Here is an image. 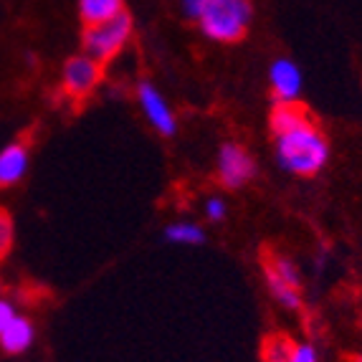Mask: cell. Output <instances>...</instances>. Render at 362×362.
<instances>
[{
  "label": "cell",
  "instance_id": "cell-18",
  "mask_svg": "<svg viewBox=\"0 0 362 362\" xmlns=\"http://www.w3.org/2000/svg\"><path fill=\"white\" fill-rule=\"evenodd\" d=\"M208 0H182V11H185L187 18H198L200 11L206 8Z\"/></svg>",
  "mask_w": 362,
  "mask_h": 362
},
{
  "label": "cell",
  "instance_id": "cell-16",
  "mask_svg": "<svg viewBox=\"0 0 362 362\" xmlns=\"http://www.w3.org/2000/svg\"><path fill=\"white\" fill-rule=\"evenodd\" d=\"M289 362H320V357H317V350H314L312 344H296Z\"/></svg>",
  "mask_w": 362,
  "mask_h": 362
},
{
  "label": "cell",
  "instance_id": "cell-13",
  "mask_svg": "<svg viewBox=\"0 0 362 362\" xmlns=\"http://www.w3.org/2000/svg\"><path fill=\"white\" fill-rule=\"evenodd\" d=\"M165 238L173 243H182V246H198L206 241V233L198 223H173L165 230Z\"/></svg>",
  "mask_w": 362,
  "mask_h": 362
},
{
  "label": "cell",
  "instance_id": "cell-8",
  "mask_svg": "<svg viewBox=\"0 0 362 362\" xmlns=\"http://www.w3.org/2000/svg\"><path fill=\"white\" fill-rule=\"evenodd\" d=\"M269 81H272V94L279 104L296 102L302 91V71L291 59H276L269 69Z\"/></svg>",
  "mask_w": 362,
  "mask_h": 362
},
{
  "label": "cell",
  "instance_id": "cell-1",
  "mask_svg": "<svg viewBox=\"0 0 362 362\" xmlns=\"http://www.w3.org/2000/svg\"><path fill=\"white\" fill-rule=\"evenodd\" d=\"M276 139V160L279 165L299 177L317 175L327 165L329 157V142L312 115L291 124L284 132L274 134Z\"/></svg>",
  "mask_w": 362,
  "mask_h": 362
},
{
  "label": "cell",
  "instance_id": "cell-7",
  "mask_svg": "<svg viewBox=\"0 0 362 362\" xmlns=\"http://www.w3.org/2000/svg\"><path fill=\"white\" fill-rule=\"evenodd\" d=\"M137 99L139 107L145 112V117L150 119V124L163 134V137H173L177 132V119L173 115V109L168 107V102L163 99V94L150 84V81H139L137 84Z\"/></svg>",
  "mask_w": 362,
  "mask_h": 362
},
{
  "label": "cell",
  "instance_id": "cell-15",
  "mask_svg": "<svg viewBox=\"0 0 362 362\" xmlns=\"http://www.w3.org/2000/svg\"><path fill=\"white\" fill-rule=\"evenodd\" d=\"M226 213H228V208H226V203L221 198H208L206 200V216L208 221H213V223H218V221H223Z\"/></svg>",
  "mask_w": 362,
  "mask_h": 362
},
{
  "label": "cell",
  "instance_id": "cell-4",
  "mask_svg": "<svg viewBox=\"0 0 362 362\" xmlns=\"http://www.w3.org/2000/svg\"><path fill=\"white\" fill-rule=\"evenodd\" d=\"M261 266H264L266 284L272 289L274 299L281 307L291 309V312L302 309V279L296 274L294 264L284 254L264 246V251H261Z\"/></svg>",
  "mask_w": 362,
  "mask_h": 362
},
{
  "label": "cell",
  "instance_id": "cell-12",
  "mask_svg": "<svg viewBox=\"0 0 362 362\" xmlns=\"http://www.w3.org/2000/svg\"><path fill=\"white\" fill-rule=\"evenodd\" d=\"M296 344L291 337L281 332H274L264 339V350H261V357L264 362H289V357L294 355Z\"/></svg>",
  "mask_w": 362,
  "mask_h": 362
},
{
  "label": "cell",
  "instance_id": "cell-2",
  "mask_svg": "<svg viewBox=\"0 0 362 362\" xmlns=\"http://www.w3.org/2000/svg\"><path fill=\"white\" fill-rule=\"evenodd\" d=\"M203 36L216 43H238L251 28L254 6L251 0H208L195 18Z\"/></svg>",
  "mask_w": 362,
  "mask_h": 362
},
{
  "label": "cell",
  "instance_id": "cell-11",
  "mask_svg": "<svg viewBox=\"0 0 362 362\" xmlns=\"http://www.w3.org/2000/svg\"><path fill=\"white\" fill-rule=\"evenodd\" d=\"M122 11H124L122 0H78V16L86 25L102 23Z\"/></svg>",
  "mask_w": 362,
  "mask_h": 362
},
{
  "label": "cell",
  "instance_id": "cell-9",
  "mask_svg": "<svg viewBox=\"0 0 362 362\" xmlns=\"http://www.w3.org/2000/svg\"><path fill=\"white\" fill-rule=\"evenodd\" d=\"M25 170H28V145L18 139L0 152V187L16 185L25 175Z\"/></svg>",
  "mask_w": 362,
  "mask_h": 362
},
{
  "label": "cell",
  "instance_id": "cell-17",
  "mask_svg": "<svg viewBox=\"0 0 362 362\" xmlns=\"http://www.w3.org/2000/svg\"><path fill=\"white\" fill-rule=\"evenodd\" d=\"M13 317H16V309H13V304L8 302V299H0V332L11 325Z\"/></svg>",
  "mask_w": 362,
  "mask_h": 362
},
{
  "label": "cell",
  "instance_id": "cell-10",
  "mask_svg": "<svg viewBox=\"0 0 362 362\" xmlns=\"http://www.w3.org/2000/svg\"><path fill=\"white\" fill-rule=\"evenodd\" d=\"M33 337H36V332H33L30 320H25V317H13L11 325L0 332V347H3V352H8V355H21V352H25L30 344H33Z\"/></svg>",
  "mask_w": 362,
  "mask_h": 362
},
{
  "label": "cell",
  "instance_id": "cell-14",
  "mask_svg": "<svg viewBox=\"0 0 362 362\" xmlns=\"http://www.w3.org/2000/svg\"><path fill=\"white\" fill-rule=\"evenodd\" d=\"M13 246V218L8 211L0 208V261L11 254Z\"/></svg>",
  "mask_w": 362,
  "mask_h": 362
},
{
  "label": "cell",
  "instance_id": "cell-3",
  "mask_svg": "<svg viewBox=\"0 0 362 362\" xmlns=\"http://www.w3.org/2000/svg\"><path fill=\"white\" fill-rule=\"evenodd\" d=\"M129 38H132V16L127 11L117 13V16L102 21V23L86 25L84 33H81L84 54L99 61L102 66L127 46Z\"/></svg>",
  "mask_w": 362,
  "mask_h": 362
},
{
  "label": "cell",
  "instance_id": "cell-5",
  "mask_svg": "<svg viewBox=\"0 0 362 362\" xmlns=\"http://www.w3.org/2000/svg\"><path fill=\"white\" fill-rule=\"evenodd\" d=\"M102 64L94 61L91 56H71V59L64 64V76H61V86H64V94L74 102H84L91 91L97 89L99 81H102Z\"/></svg>",
  "mask_w": 362,
  "mask_h": 362
},
{
  "label": "cell",
  "instance_id": "cell-6",
  "mask_svg": "<svg viewBox=\"0 0 362 362\" xmlns=\"http://www.w3.org/2000/svg\"><path fill=\"white\" fill-rule=\"evenodd\" d=\"M256 177V160L235 142H226L218 150V180L228 190H238L241 185Z\"/></svg>",
  "mask_w": 362,
  "mask_h": 362
}]
</instances>
